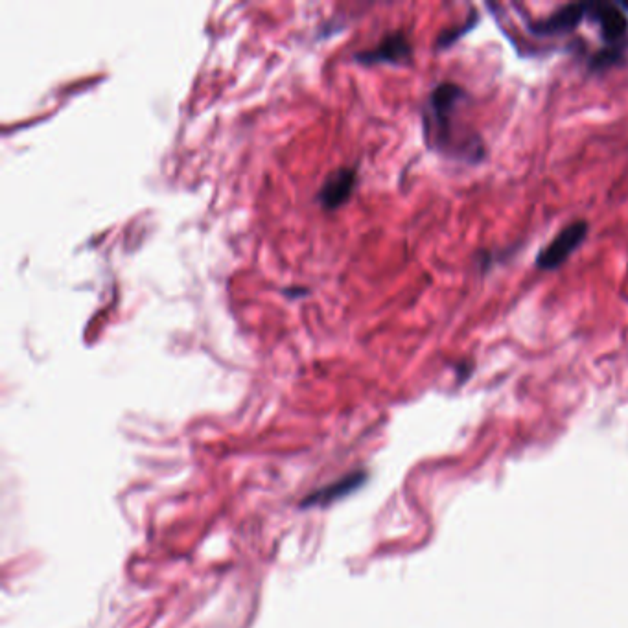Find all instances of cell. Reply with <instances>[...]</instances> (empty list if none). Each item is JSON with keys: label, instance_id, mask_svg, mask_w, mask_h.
Wrapping results in <instances>:
<instances>
[{"label": "cell", "instance_id": "obj_5", "mask_svg": "<svg viewBox=\"0 0 628 628\" xmlns=\"http://www.w3.org/2000/svg\"><path fill=\"white\" fill-rule=\"evenodd\" d=\"M588 12H590V4H581V2L568 4V6H562L557 12L551 13L546 19L529 24V30L533 34L546 35V37L566 34L575 30L582 23V19L588 17Z\"/></svg>", "mask_w": 628, "mask_h": 628}, {"label": "cell", "instance_id": "obj_6", "mask_svg": "<svg viewBox=\"0 0 628 628\" xmlns=\"http://www.w3.org/2000/svg\"><path fill=\"white\" fill-rule=\"evenodd\" d=\"M356 185V172L352 168H341L338 172L328 175L325 185L319 190L317 199L328 210L338 209L352 194Z\"/></svg>", "mask_w": 628, "mask_h": 628}, {"label": "cell", "instance_id": "obj_4", "mask_svg": "<svg viewBox=\"0 0 628 628\" xmlns=\"http://www.w3.org/2000/svg\"><path fill=\"white\" fill-rule=\"evenodd\" d=\"M411 59V43L404 32H395L384 37L373 50H365L356 56V61L363 65L378 63H406Z\"/></svg>", "mask_w": 628, "mask_h": 628}, {"label": "cell", "instance_id": "obj_2", "mask_svg": "<svg viewBox=\"0 0 628 628\" xmlns=\"http://www.w3.org/2000/svg\"><path fill=\"white\" fill-rule=\"evenodd\" d=\"M588 223L586 221H573L568 227H564L555 240L542 249V253L536 258V268L542 271H553L559 269L568 258H570L577 247L586 240L588 236Z\"/></svg>", "mask_w": 628, "mask_h": 628}, {"label": "cell", "instance_id": "obj_8", "mask_svg": "<svg viewBox=\"0 0 628 628\" xmlns=\"http://www.w3.org/2000/svg\"><path fill=\"white\" fill-rule=\"evenodd\" d=\"M477 23V15L476 13H472L470 15V19L466 21V23L459 24V26H455L452 30H444L439 37H437V48H448L454 45L457 39H461L463 35L468 34Z\"/></svg>", "mask_w": 628, "mask_h": 628}, {"label": "cell", "instance_id": "obj_9", "mask_svg": "<svg viewBox=\"0 0 628 628\" xmlns=\"http://www.w3.org/2000/svg\"><path fill=\"white\" fill-rule=\"evenodd\" d=\"M621 8H623V10H627L628 12V2H625V4H621Z\"/></svg>", "mask_w": 628, "mask_h": 628}, {"label": "cell", "instance_id": "obj_3", "mask_svg": "<svg viewBox=\"0 0 628 628\" xmlns=\"http://www.w3.org/2000/svg\"><path fill=\"white\" fill-rule=\"evenodd\" d=\"M588 17H592L595 23L599 24L601 35L608 43V47L623 45V39L628 32V17L621 6L608 2L590 4Z\"/></svg>", "mask_w": 628, "mask_h": 628}, {"label": "cell", "instance_id": "obj_7", "mask_svg": "<svg viewBox=\"0 0 628 628\" xmlns=\"http://www.w3.org/2000/svg\"><path fill=\"white\" fill-rule=\"evenodd\" d=\"M623 56H625L623 45H612V47L606 45V47L603 48V50H599L594 58H592V61H590V70H594V72H605V70L612 69V67L619 65V63L623 61Z\"/></svg>", "mask_w": 628, "mask_h": 628}, {"label": "cell", "instance_id": "obj_1", "mask_svg": "<svg viewBox=\"0 0 628 628\" xmlns=\"http://www.w3.org/2000/svg\"><path fill=\"white\" fill-rule=\"evenodd\" d=\"M465 98V91L455 83H441L430 96V118L433 128L428 133L433 135L435 146L441 150L450 142V122L455 107Z\"/></svg>", "mask_w": 628, "mask_h": 628}]
</instances>
